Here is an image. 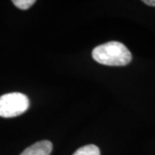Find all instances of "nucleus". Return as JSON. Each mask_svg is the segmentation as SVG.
<instances>
[{
	"mask_svg": "<svg viewBox=\"0 0 155 155\" xmlns=\"http://www.w3.org/2000/svg\"><path fill=\"white\" fill-rule=\"evenodd\" d=\"M92 58L102 65L122 67L130 63L132 54L124 44L110 41L96 47L92 51Z\"/></svg>",
	"mask_w": 155,
	"mask_h": 155,
	"instance_id": "f257e3e1",
	"label": "nucleus"
},
{
	"mask_svg": "<svg viewBox=\"0 0 155 155\" xmlns=\"http://www.w3.org/2000/svg\"><path fill=\"white\" fill-rule=\"evenodd\" d=\"M29 107V100L20 92L6 93L0 97V116L5 118L20 116Z\"/></svg>",
	"mask_w": 155,
	"mask_h": 155,
	"instance_id": "f03ea898",
	"label": "nucleus"
},
{
	"mask_svg": "<svg viewBox=\"0 0 155 155\" xmlns=\"http://www.w3.org/2000/svg\"><path fill=\"white\" fill-rule=\"evenodd\" d=\"M53 144L49 140H41L24 150L20 155H50Z\"/></svg>",
	"mask_w": 155,
	"mask_h": 155,
	"instance_id": "7ed1b4c3",
	"label": "nucleus"
},
{
	"mask_svg": "<svg viewBox=\"0 0 155 155\" xmlns=\"http://www.w3.org/2000/svg\"><path fill=\"white\" fill-rule=\"evenodd\" d=\"M72 155H100V150L95 145H87L78 148Z\"/></svg>",
	"mask_w": 155,
	"mask_h": 155,
	"instance_id": "20e7f679",
	"label": "nucleus"
},
{
	"mask_svg": "<svg viewBox=\"0 0 155 155\" xmlns=\"http://www.w3.org/2000/svg\"><path fill=\"white\" fill-rule=\"evenodd\" d=\"M12 3L20 10H28L35 3V0H13Z\"/></svg>",
	"mask_w": 155,
	"mask_h": 155,
	"instance_id": "39448f33",
	"label": "nucleus"
},
{
	"mask_svg": "<svg viewBox=\"0 0 155 155\" xmlns=\"http://www.w3.org/2000/svg\"><path fill=\"white\" fill-rule=\"evenodd\" d=\"M143 3L149 6H155V0H144Z\"/></svg>",
	"mask_w": 155,
	"mask_h": 155,
	"instance_id": "423d86ee",
	"label": "nucleus"
}]
</instances>
